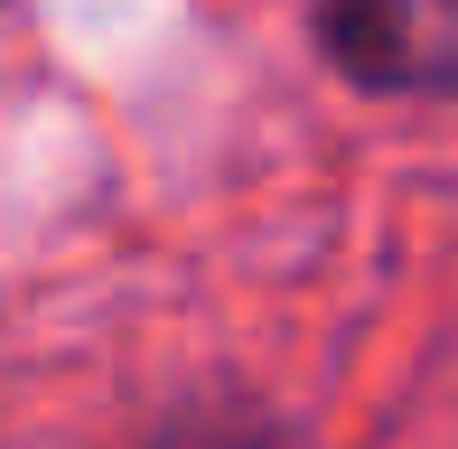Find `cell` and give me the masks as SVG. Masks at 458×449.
<instances>
[{"label": "cell", "instance_id": "1", "mask_svg": "<svg viewBox=\"0 0 458 449\" xmlns=\"http://www.w3.org/2000/svg\"><path fill=\"white\" fill-rule=\"evenodd\" d=\"M309 19L365 94H458V0H318Z\"/></svg>", "mask_w": 458, "mask_h": 449}]
</instances>
